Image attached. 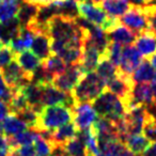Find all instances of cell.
<instances>
[{
    "label": "cell",
    "instance_id": "f1b7e54d",
    "mask_svg": "<svg viewBox=\"0 0 156 156\" xmlns=\"http://www.w3.org/2000/svg\"><path fill=\"white\" fill-rule=\"evenodd\" d=\"M41 66L45 69L46 72L50 73L51 75L57 76L62 74L66 69V64L64 63V61L60 58V57L56 56V55H51L49 58H47L46 60L42 61Z\"/></svg>",
    "mask_w": 156,
    "mask_h": 156
},
{
    "label": "cell",
    "instance_id": "b9f144b4",
    "mask_svg": "<svg viewBox=\"0 0 156 156\" xmlns=\"http://www.w3.org/2000/svg\"><path fill=\"white\" fill-rule=\"evenodd\" d=\"M149 62H150V64L153 66V69L156 71V54L150 57V58H149Z\"/></svg>",
    "mask_w": 156,
    "mask_h": 156
},
{
    "label": "cell",
    "instance_id": "3957f363",
    "mask_svg": "<svg viewBox=\"0 0 156 156\" xmlns=\"http://www.w3.org/2000/svg\"><path fill=\"white\" fill-rule=\"evenodd\" d=\"M73 110L64 105L44 107L39 113V127L35 132L37 133L43 129L54 132L64 124L73 121Z\"/></svg>",
    "mask_w": 156,
    "mask_h": 156
},
{
    "label": "cell",
    "instance_id": "8d00e7d4",
    "mask_svg": "<svg viewBox=\"0 0 156 156\" xmlns=\"http://www.w3.org/2000/svg\"><path fill=\"white\" fill-rule=\"evenodd\" d=\"M12 96H13V89L8 87L7 83L3 80L1 74H0V100L5 101V103L9 104Z\"/></svg>",
    "mask_w": 156,
    "mask_h": 156
},
{
    "label": "cell",
    "instance_id": "ac0fdd59",
    "mask_svg": "<svg viewBox=\"0 0 156 156\" xmlns=\"http://www.w3.org/2000/svg\"><path fill=\"white\" fill-rule=\"evenodd\" d=\"M27 125L15 115L10 113L2 122H0V134L7 137L15 136L27 129Z\"/></svg>",
    "mask_w": 156,
    "mask_h": 156
},
{
    "label": "cell",
    "instance_id": "7bdbcfd3",
    "mask_svg": "<svg viewBox=\"0 0 156 156\" xmlns=\"http://www.w3.org/2000/svg\"><path fill=\"white\" fill-rule=\"evenodd\" d=\"M98 156H113V155L111 153H109V152H100Z\"/></svg>",
    "mask_w": 156,
    "mask_h": 156
},
{
    "label": "cell",
    "instance_id": "e0dca14e",
    "mask_svg": "<svg viewBox=\"0 0 156 156\" xmlns=\"http://www.w3.org/2000/svg\"><path fill=\"white\" fill-rule=\"evenodd\" d=\"M15 60L18 62L25 73L32 79L34 72L41 66L42 61L35 56L33 52L28 51V50H24L22 52H18L15 55Z\"/></svg>",
    "mask_w": 156,
    "mask_h": 156
},
{
    "label": "cell",
    "instance_id": "5b68a950",
    "mask_svg": "<svg viewBox=\"0 0 156 156\" xmlns=\"http://www.w3.org/2000/svg\"><path fill=\"white\" fill-rule=\"evenodd\" d=\"M83 75H85V72L83 71L79 63L72 64L69 65L62 74L55 76L51 83L57 89L66 93H71L78 81L83 77Z\"/></svg>",
    "mask_w": 156,
    "mask_h": 156
},
{
    "label": "cell",
    "instance_id": "bcb514c9",
    "mask_svg": "<svg viewBox=\"0 0 156 156\" xmlns=\"http://www.w3.org/2000/svg\"><path fill=\"white\" fill-rule=\"evenodd\" d=\"M1 1H3V0H0V2H1Z\"/></svg>",
    "mask_w": 156,
    "mask_h": 156
},
{
    "label": "cell",
    "instance_id": "277c9868",
    "mask_svg": "<svg viewBox=\"0 0 156 156\" xmlns=\"http://www.w3.org/2000/svg\"><path fill=\"white\" fill-rule=\"evenodd\" d=\"M78 15L85 18L91 24L101 27L104 30L110 28L119 18L111 17L102 9V7L91 2L90 0H80L77 1Z\"/></svg>",
    "mask_w": 156,
    "mask_h": 156
},
{
    "label": "cell",
    "instance_id": "83f0119b",
    "mask_svg": "<svg viewBox=\"0 0 156 156\" xmlns=\"http://www.w3.org/2000/svg\"><path fill=\"white\" fill-rule=\"evenodd\" d=\"M56 56L60 57L67 65L77 64V63H80L81 59H83V48L74 47V46H65Z\"/></svg>",
    "mask_w": 156,
    "mask_h": 156
},
{
    "label": "cell",
    "instance_id": "d4e9b609",
    "mask_svg": "<svg viewBox=\"0 0 156 156\" xmlns=\"http://www.w3.org/2000/svg\"><path fill=\"white\" fill-rule=\"evenodd\" d=\"M20 3L22 0H3L0 2V25L16 17Z\"/></svg>",
    "mask_w": 156,
    "mask_h": 156
},
{
    "label": "cell",
    "instance_id": "7a4b0ae2",
    "mask_svg": "<svg viewBox=\"0 0 156 156\" xmlns=\"http://www.w3.org/2000/svg\"><path fill=\"white\" fill-rule=\"evenodd\" d=\"M92 107L96 115L106 118L111 122L119 121L125 117V108L122 101L107 89L92 102Z\"/></svg>",
    "mask_w": 156,
    "mask_h": 156
},
{
    "label": "cell",
    "instance_id": "44dd1931",
    "mask_svg": "<svg viewBox=\"0 0 156 156\" xmlns=\"http://www.w3.org/2000/svg\"><path fill=\"white\" fill-rule=\"evenodd\" d=\"M33 39H34V33L31 32L27 28H22L20 34L16 37H14V39H12L8 43V45L12 48V50L16 55L18 52H22L24 50H27L29 47H31Z\"/></svg>",
    "mask_w": 156,
    "mask_h": 156
},
{
    "label": "cell",
    "instance_id": "7c38bea8",
    "mask_svg": "<svg viewBox=\"0 0 156 156\" xmlns=\"http://www.w3.org/2000/svg\"><path fill=\"white\" fill-rule=\"evenodd\" d=\"M101 52L95 45L90 41L89 37L86 39L83 48V59L79 63L85 74L91 73L96 69L100 61Z\"/></svg>",
    "mask_w": 156,
    "mask_h": 156
},
{
    "label": "cell",
    "instance_id": "ffe728a7",
    "mask_svg": "<svg viewBox=\"0 0 156 156\" xmlns=\"http://www.w3.org/2000/svg\"><path fill=\"white\" fill-rule=\"evenodd\" d=\"M132 78L135 83H152L156 79V71L150 64L149 60L143 59L139 66L134 71Z\"/></svg>",
    "mask_w": 156,
    "mask_h": 156
},
{
    "label": "cell",
    "instance_id": "484cf974",
    "mask_svg": "<svg viewBox=\"0 0 156 156\" xmlns=\"http://www.w3.org/2000/svg\"><path fill=\"white\" fill-rule=\"evenodd\" d=\"M117 72L118 67L105 55H101L98 65L96 67V74L101 78H103L106 83V81H108L109 79H111L117 75Z\"/></svg>",
    "mask_w": 156,
    "mask_h": 156
},
{
    "label": "cell",
    "instance_id": "4316f807",
    "mask_svg": "<svg viewBox=\"0 0 156 156\" xmlns=\"http://www.w3.org/2000/svg\"><path fill=\"white\" fill-rule=\"evenodd\" d=\"M37 137V133L32 129L24 130L15 136L8 137L10 145L12 149H17L20 145H27V144H33L35 138Z\"/></svg>",
    "mask_w": 156,
    "mask_h": 156
},
{
    "label": "cell",
    "instance_id": "d6986e66",
    "mask_svg": "<svg viewBox=\"0 0 156 156\" xmlns=\"http://www.w3.org/2000/svg\"><path fill=\"white\" fill-rule=\"evenodd\" d=\"M77 128L74 123H66L61 127L57 128L52 132V140H51V149L55 145H64L69 140L76 137L77 135Z\"/></svg>",
    "mask_w": 156,
    "mask_h": 156
},
{
    "label": "cell",
    "instance_id": "f35d334b",
    "mask_svg": "<svg viewBox=\"0 0 156 156\" xmlns=\"http://www.w3.org/2000/svg\"><path fill=\"white\" fill-rule=\"evenodd\" d=\"M16 150H17V152L20 153V156H37L33 144L20 145Z\"/></svg>",
    "mask_w": 156,
    "mask_h": 156
},
{
    "label": "cell",
    "instance_id": "d590c367",
    "mask_svg": "<svg viewBox=\"0 0 156 156\" xmlns=\"http://www.w3.org/2000/svg\"><path fill=\"white\" fill-rule=\"evenodd\" d=\"M152 1L153 0H127L128 5L133 9H138L143 11L145 14H149L150 12L154 11L152 9Z\"/></svg>",
    "mask_w": 156,
    "mask_h": 156
},
{
    "label": "cell",
    "instance_id": "9a60e30c",
    "mask_svg": "<svg viewBox=\"0 0 156 156\" xmlns=\"http://www.w3.org/2000/svg\"><path fill=\"white\" fill-rule=\"evenodd\" d=\"M134 43L138 51L144 58H150L156 54V35L150 29L137 35Z\"/></svg>",
    "mask_w": 156,
    "mask_h": 156
},
{
    "label": "cell",
    "instance_id": "30bf717a",
    "mask_svg": "<svg viewBox=\"0 0 156 156\" xmlns=\"http://www.w3.org/2000/svg\"><path fill=\"white\" fill-rule=\"evenodd\" d=\"M142 60V56L136 47L132 45H126L122 51V59L118 67V72L123 75L132 76Z\"/></svg>",
    "mask_w": 156,
    "mask_h": 156
},
{
    "label": "cell",
    "instance_id": "d6a6232c",
    "mask_svg": "<svg viewBox=\"0 0 156 156\" xmlns=\"http://www.w3.org/2000/svg\"><path fill=\"white\" fill-rule=\"evenodd\" d=\"M122 51H123V47H122L121 44L115 43V42H109L106 50L102 55H105L115 66L119 67L122 59Z\"/></svg>",
    "mask_w": 156,
    "mask_h": 156
},
{
    "label": "cell",
    "instance_id": "8fae6325",
    "mask_svg": "<svg viewBox=\"0 0 156 156\" xmlns=\"http://www.w3.org/2000/svg\"><path fill=\"white\" fill-rule=\"evenodd\" d=\"M107 35V39L109 42H115V43L121 44V45H130L135 42L137 34L134 33L132 30L124 26L120 20L115 22L110 28L105 30Z\"/></svg>",
    "mask_w": 156,
    "mask_h": 156
},
{
    "label": "cell",
    "instance_id": "60d3db41",
    "mask_svg": "<svg viewBox=\"0 0 156 156\" xmlns=\"http://www.w3.org/2000/svg\"><path fill=\"white\" fill-rule=\"evenodd\" d=\"M147 18H149L150 30L156 35V10L147 14Z\"/></svg>",
    "mask_w": 156,
    "mask_h": 156
},
{
    "label": "cell",
    "instance_id": "ee69618b",
    "mask_svg": "<svg viewBox=\"0 0 156 156\" xmlns=\"http://www.w3.org/2000/svg\"><path fill=\"white\" fill-rule=\"evenodd\" d=\"M91 2H93V3H95V5H101V2H102L103 0H90Z\"/></svg>",
    "mask_w": 156,
    "mask_h": 156
},
{
    "label": "cell",
    "instance_id": "52a82bcc",
    "mask_svg": "<svg viewBox=\"0 0 156 156\" xmlns=\"http://www.w3.org/2000/svg\"><path fill=\"white\" fill-rule=\"evenodd\" d=\"M0 74L7 86L11 89H17L32 81V79L25 73V71L20 67L15 59L12 60L7 66L3 67L0 71Z\"/></svg>",
    "mask_w": 156,
    "mask_h": 156
},
{
    "label": "cell",
    "instance_id": "836d02e7",
    "mask_svg": "<svg viewBox=\"0 0 156 156\" xmlns=\"http://www.w3.org/2000/svg\"><path fill=\"white\" fill-rule=\"evenodd\" d=\"M33 147H34L37 156H50V154H51L50 143L44 138H42L41 136H39V134L33 142Z\"/></svg>",
    "mask_w": 156,
    "mask_h": 156
},
{
    "label": "cell",
    "instance_id": "ab89813d",
    "mask_svg": "<svg viewBox=\"0 0 156 156\" xmlns=\"http://www.w3.org/2000/svg\"><path fill=\"white\" fill-rule=\"evenodd\" d=\"M10 113H11V111H10L9 104L5 103V101L0 100V122H2Z\"/></svg>",
    "mask_w": 156,
    "mask_h": 156
},
{
    "label": "cell",
    "instance_id": "7402d4cb",
    "mask_svg": "<svg viewBox=\"0 0 156 156\" xmlns=\"http://www.w3.org/2000/svg\"><path fill=\"white\" fill-rule=\"evenodd\" d=\"M40 7L41 5L22 1L20 10L17 12V15H16V18L20 22L22 28H26L28 25H30L34 20V18L37 17V12H39Z\"/></svg>",
    "mask_w": 156,
    "mask_h": 156
},
{
    "label": "cell",
    "instance_id": "5bb4252c",
    "mask_svg": "<svg viewBox=\"0 0 156 156\" xmlns=\"http://www.w3.org/2000/svg\"><path fill=\"white\" fill-rule=\"evenodd\" d=\"M132 103L134 105H142L147 108L151 107L154 103L153 92L149 83H135L130 94Z\"/></svg>",
    "mask_w": 156,
    "mask_h": 156
},
{
    "label": "cell",
    "instance_id": "6da1fadb",
    "mask_svg": "<svg viewBox=\"0 0 156 156\" xmlns=\"http://www.w3.org/2000/svg\"><path fill=\"white\" fill-rule=\"evenodd\" d=\"M106 83L95 72L87 73L71 92L75 105L81 103H92L104 90Z\"/></svg>",
    "mask_w": 156,
    "mask_h": 156
},
{
    "label": "cell",
    "instance_id": "603a6c76",
    "mask_svg": "<svg viewBox=\"0 0 156 156\" xmlns=\"http://www.w3.org/2000/svg\"><path fill=\"white\" fill-rule=\"evenodd\" d=\"M125 145L130 152L136 156H141V154L147 150V147L151 144V141L141 134L128 135L124 140Z\"/></svg>",
    "mask_w": 156,
    "mask_h": 156
},
{
    "label": "cell",
    "instance_id": "4fadbf2b",
    "mask_svg": "<svg viewBox=\"0 0 156 156\" xmlns=\"http://www.w3.org/2000/svg\"><path fill=\"white\" fill-rule=\"evenodd\" d=\"M20 91L24 94L28 106L35 112L40 113L43 110L42 106V86L34 81H30L27 85L20 87Z\"/></svg>",
    "mask_w": 156,
    "mask_h": 156
},
{
    "label": "cell",
    "instance_id": "4dcf8cb0",
    "mask_svg": "<svg viewBox=\"0 0 156 156\" xmlns=\"http://www.w3.org/2000/svg\"><path fill=\"white\" fill-rule=\"evenodd\" d=\"M15 115H17L23 122L27 125V127H29L32 130H37L39 127V113L35 112L33 109H31L30 107H27L26 109L20 111L18 113H16Z\"/></svg>",
    "mask_w": 156,
    "mask_h": 156
},
{
    "label": "cell",
    "instance_id": "74e56055",
    "mask_svg": "<svg viewBox=\"0 0 156 156\" xmlns=\"http://www.w3.org/2000/svg\"><path fill=\"white\" fill-rule=\"evenodd\" d=\"M12 147L8 141V137L0 134V156H9Z\"/></svg>",
    "mask_w": 156,
    "mask_h": 156
},
{
    "label": "cell",
    "instance_id": "8992f818",
    "mask_svg": "<svg viewBox=\"0 0 156 156\" xmlns=\"http://www.w3.org/2000/svg\"><path fill=\"white\" fill-rule=\"evenodd\" d=\"M55 105H64L73 109L75 107V102L71 93H66L57 89L52 83L42 86V106H55Z\"/></svg>",
    "mask_w": 156,
    "mask_h": 156
},
{
    "label": "cell",
    "instance_id": "f546056e",
    "mask_svg": "<svg viewBox=\"0 0 156 156\" xmlns=\"http://www.w3.org/2000/svg\"><path fill=\"white\" fill-rule=\"evenodd\" d=\"M64 149L69 156H90L85 144L77 136L67 141L64 144Z\"/></svg>",
    "mask_w": 156,
    "mask_h": 156
},
{
    "label": "cell",
    "instance_id": "1f68e13d",
    "mask_svg": "<svg viewBox=\"0 0 156 156\" xmlns=\"http://www.w3.org/2000/svg\"><path fill=\"white\" fill-rule=\"evenodd\" d=\"M143 135L151 142H156V119L154 115L147 109L142 127Z\"/></svg>",
    "mask_w": 156,
    "mask_h": 156
},
{
    "label": "cell",
    "instance_id": "2e32d148",
    "mask_svg": "<svg viewBox=\"0 0 156 156\" xmlns=\"http://www.w3.org/2000/svg\"><path fill=\"white\" fill-rule=\"evenodd\" d=\"M32 52L40 59L41 61L46 60L52 55L51 52V39L47 33H40L35 34L33 39Z\"/></svg>",
    "mask_w": 156,
    "mask_h": 156
},
{
    "label": "cell",
    "instance_id": "e575fe53",
    "mask_svg": "<svg viewBox=\"0 0 156 156\" xmlns=\"http://www.w3.org/2000/svg\"><path fill=\"white\" fill-rule=\"evenodd\" d=\"M14 59H15V52L8 44H3L0 47V71Z\"/></svg>",
    "mask_w": 156,
    "mask_h": 156
},
{
    "label": "cell",
    "instance_id": "f6af8a7d",
    "mask_svg": "<svg viewBox=\"0 0 156 156\" xmlns=\"http://www.w3.org/2000/svg\"><path fill=\"white\" fill-rule=\"evenodd\" d=\"M48 1H49V2H51V1H55V0H48Z\"/></svg>",
    "mask_w": 156,
    "mask_h": 156
},
{
    "label": "cell",
    "instance_id": "ba28073f",
    "mask_svg": "<svg viewBox=\"0 0 156 156\" xmlns=\"http://www.w3.org/2000/svg\"><path fill=\"white\" fill-rule=\"evenodd\" d=\"M120 22L127 27L129 30H132L137 35L144 31L149 30V18L147 15L143 11L138 9L130 8L122 17L120 18Z\"/></svg>",
    "mask_w": 156,
    "mask_h": 156
},
{
    "label": "cell",
    "instance_id": "9c48e42d",
    "mask_svg": "<svg viewBox=\"0 0 156 156\" xmlns=\"http://www.w3.org/2000/svg\"><path fill=\"white\" fill-rule=\"evenodd\" d=\"M74 124L77 130H83L89 128L98 118L95 110L92 107L91 103H81L75 105L73 109Z\"/></svg>",
    "mask_w": 156,
    "mask_h": 156
},
{
    "label": "cell",
    "instance_id": "7dc6e473",
    "mask_svg": "<svg viewBox=\"0 0 156 156\" xmlns=\"http://www.w3.org/2000/svg\"><path fill=\"white\" fill-rule=\"evenodd\" d=\"M77 1H80V0H77Z\"/></svg>",
    "mask_w": 156,
    "mask_h": 156
},
{
    "label": "cell",
    "instance_id": "cb8c5ba5",
    "mask_svg": "<svg viewBox=\"0 0 156 156\" xmlns=\"http://www.w3.org/2000/svg\"><path fill=\"white\" fill-rule=\"evenodd\" d=\"M102 9L111 17H120L129 10L127 0H103L101 2Z\"/></svg>",
    "mask_w": 156,
    "mask_h": 156
}]
</instances>
